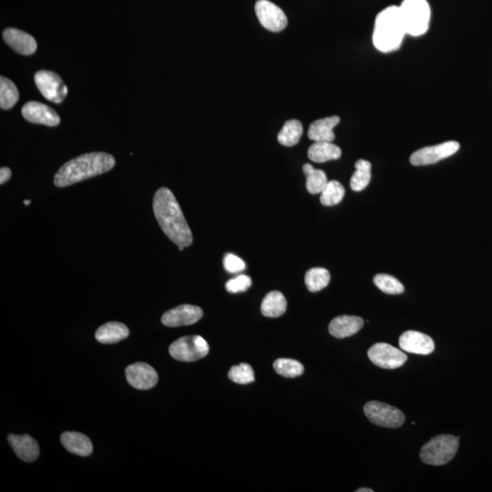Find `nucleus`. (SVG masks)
I'll use <instances>...</instances> for the list:
<instances>
[{"label": "nucleus", "instance_id": "obj_28", "mask_svg": "<svg viewBox=\"0 0 492 492\" xmlns=\"http://www.w3.org/2000/svg\"><path fill=\"white\" fill-rule=\"evenodd\" d=\"M19 98L17 87L11 80L1 77L0 78V107L9 109L14 107Z\"/></svg>", "mask_w": 492, "mask_h": 492}, {"label": "nucleus", "instance_id": "obj_10", "mask_svg": "<svg viewBox=\"0 0 492 492\" xmlns=\"http://www.w3.org/2000/svg\"><path fill=\"white\" fill-rule=\"evenodd\" d=\"M38 91L48 101L60 104L67 94V88L58 74L49 70H40L34 77Z\"/></svg>", "mask_w": 492, "mask_h": 492}, {"label": "nucleus", "instance_id": "obj_4", "mask_svg": "<svg viewBox=\"0 0 492 492\" xmlns=\"http://www.w3.org/2000/svg\"><path fill=\"white\" fill-rule=\"evenodd\" d=\"M400 9L407 34L420 37L429 31L432 12L427 0H403Z\"/></svg>", "mask_w": 492, "mask_h": 492}, {"label": "nucleus", "instance_id": "obj_13", "mask_svg": "<svg viewBox=\"0 0 492 492\" xmlns=\"http://www.w3.org/2000/svg\"><path fill=\"white\" fill-rule=\"evenodd\" d=\"M125 374L129 384L141 390L153 388L158 383L159 377L155 369L146 363H135L129 366Z\"/></svg>", "mask_w": 492, "mask_h": 492}, {"label": "nucleus", "instance_id": "obj_37", "mask_svg": "<svg viewBox=\"0 0 492 492\" xmlns=\"http://www.w3.org/2000/svg\"><path fill=\"white\" fill-rule=\"evenodd\" d=\"M24 204L25 205L31 204V201L30 200L24 201Z\"/></svg>", "mask_w": 492, "mask_h": 492}, {"label": "nucleus", "instance_id": "obj_7", "mask_svg": "<svg viewBox=\"0 0 492 492\" xmlns=\"http://www.w3.org/2000/svg\"><path fill=\"white\" fill-rule=\"evenodd\" d=\"M364 413L371 423L388 429L400 427L405 422V415L400 410L381 401L368 402Z\"/></svg>", "mask_w": 492, "mask_h": 492}, {"label": "nucleus", "instance_id": "obj_18", "mask_svg": "<svg viewBox=\"0 0 492 492\" xmlns=\"http://www.w3.org/2000/svg\"><path fill=\"white\" fill-rule=\"evenodd\" d=\"M364 326V319L355 316H340L334 318L329 324V333L337 339H346L354 336Z\"/></svg>", "mask_w": 492, "mask_h": 492}, {"label": "nucleus", "instance_id": "obj_6", "mask_svg": "<svg viewBox=\"0 0 492 492\" xmlns=\"http://www.w3.org/2000/svg\"><path fill=\"white\" fill-rule=\"evenodd\" d=\"M210 350L207 340L201 336H187L175 341L170 346L172 358L182 362H194L207 356Z\"/></svg>", "mask_w": 492, "mask_h": 492}, {"label": "nucleus", "instance_id": "obj_33", "mask_svg": "<svg viewBox=\"0 0 492 492\" xmlns=\"http://www.w3.org/2000/svg\"><path fill=\"white\" fill-rule=\"evenodd\" d=\"M252 285V279L248 275H240L236 278L229 280L225 285V288L231 294L246 292Z\"/></svg>", "mask_w": 492, "mask_h": 492}, {"label": "nucleus", "instance_id": "obj_27", "mask_svg": "<svg viewBox=\"0 0 492 492\" xmlns=\"http://www.w3.org/2000/svg\"><path fill=\"white\" fill-rule=\"evenodd\" d=\"M330 278L328 270L320 268H312L305 273V285L312 293L319 292L329 284Z\"/></svg>", "mask_w": 492, "mask_h": 492}, {"label": "nucleus", "instance_id": "obj_35", "mask_svg": "<svg viewBox=\"0 0 492 492\" xmlns=\"http://www.w3.org/2000/svg\"><path fill=\"white\" fill-rule=\"evenodd\" d=\"M12 173L11 170L8 168V167H2L0 169V183L4 185L5 182H8L11 179Z\"/></svg>", "mask_w": 492, "mask_h": 492}, {"label": "nucleus", "instance_id": "obj_9", "mask_svg": "<svg viewBox=\"0 0 492 492\" xmlns=\"http://www.w3.org/2000/svg\"><path fill=\"white\" fill-rule=\"evenodd\" d=\"M368 356L373 364L385 369L400 368L408 360L406 354L387 343L375 344L369 349Z\"/></svg>", "mask_w": 492, "mask_h": 492}, {"label": "nucleus", "instance_id": "obj_34", "mask_svg": "<svg viewBox=\"0 0 492 492\" xmlns=\"http://www.w3.org/2000/svg\"><path fill=\"white\" fill-rule=\"evenodd\" d=\"M224 269L231 273H238L243 272L246 269V263L240 257L234 256V253H226L224 258Z\"/></svg>", "mask_w": 492, "mask_h": 492}, {"label": "nucleus", "instance_id": "obj_25", "mask_svg": "<svg viewBox=\"0 0 492 492\" xmlns=\"http://www.w3.org/2000/svg\"><path fill=\"white\" fill-rule=\"evenodd\" d=\"M356 170L350 180V187L355 192L366 188L371 180V163L366 160H359L355 164Z\"/></svg>", "mask_w": 492, "mask_h": 492}, {"label": "nucleus", "instance_id": "obj_29", "mask_svg": "<svg viewBox=\"0 0 492 492\" xmlns=\"http://www.w3.org/2000/svg\"><path fill=\"white\" fill-rule=\"evenodd\" d=\"M320 195V202L324 207H334L343 200L345 188L339 182L329 181Z\"/></svg>", "mask_w": 492, "mask_h": 492}, {"label": "nucleus", "instance_id": "obj_31", "mask_svg": "<svg viewBox=\"0 0 492 492\" xmlns=\"http://www.w3.org/2000/svg\"><path fill=\"white\" fill-rule=\"evenodd\" d=\"M374 284L379 290L388 295H400L404 292V285L394 276L381 273L374 278Z\"/></svg>", "mask_w": 492, "mask_h": 492}, {"label": "nucleus", "instance_id": "obj_36", "mask_svg": "<svg viewBox=\"0 0 492 492\" xmlns=\"http://www.w3.org/2000/svg\"><path fill=\"white\" fill-rule=\"evenodd\" d=\"M356 492H374V491H373L372 488H360Z\"/></svg>", "mask_w": 492, "mask_h": 492}, {"label": "nucleus", "instance_id": "obj_5", "mask_svg": "<svg viewBox=\"0 0 492 492\" xmlns=\"http://www.w3.org/2000/svg\"><path fill=\"white\" fill-rule=\"evenodd\" d=\"M459 439L452 435L434 437L420 450V458L426 464L442 466L454 458L459 449Z\"/></svg>", "mask_w": 492, "mask_h": 492}, {"label": "nucleus", "instance_id": "obj_17", "mask_svg": "<svg viewBox=\"0 0 492 492\" xmlns=\"http://www.w3.org/2000/svg\"><path fill=\"white\" fill-rule=\"evenodd\" d=\"M3 38H4L5 43L19 54L31 55L37 50L35 38L30 34L17 30V28H6L3 32Z\"/></svg>", "mask_w": 492, "mask_h": 492}, {"label": "nucleus", "instance_id": "obj_11", "mask_svg": "<svg viewBox=\"0 0 492 492\" xmlns=\"http://www.w3.org/2000/svg\"><path fill=\"white\" fill-rule=\"evenodd\" d=\"M256 13L263 27L272 32L284 31L288 26V18L278 6L268 0H258Z\"/></svg>", "mask_w": 492, "mask_h": 492}, {"label": "nucleus", "instance_id": "obj_19", "mask_svg": "<svg viewBox=\"0 0 492 492\" xmlns=\"http://www.w3.org/2000/svg\"><path fill=\"white\" fill-rule=\"evenodd\" d=\"M340 118L339 116H332L320 119L314 121L308 130V138L314 141H328L332 143L334 140V128L339 124Z\"/></svg>", "mask_w": 492, "mask_h": 492}, {"label": "nucleus", "instance_id": "obj_22", "mask_svg": "<svg viewBox=\"0 0 492 492\" xmlns=\"http://www.w3.org/2000/svg\"><path fill=\"white\" fill-rule=\"evenodd\" d=\"M129 328L120 322H109L98 328L95 337L102 344H115L127 339Z\"/></svg>", "mask_w": 492, "mask_h": 492}, {"label": "nucleus", "instance_id": "obj_14", "mask_svg": "<svg viewBox=\"0 0 492 492\" xmlns=\"http://www.w3.org/2000/svg\"><path fill=\"white\" fill-rule=\"evenodd\" d=\"M22 115L31 124H43L49 127L58 126L60 122V116L49 106L37 102H30L21 109Z\"/></svg>", "mask_w": 492, "mask_h": 492}, {"label": "nucleus", "instance_id": "obj_1", "mask_svg": "<svg viewBox=\"0 0 492 492\" xmlns=\"http://www.w3.org/2000/svg\"><path fill=\"white\" fill-rule=\"evenodd\" d=\"M153 212L164 234L178 246L188 247L192 243L190 229L179 202L168 188H160L153 198Z\"/></svg>", "mask_w": 492, "mask_h": 492}, {"label": "nucleus", "instance_id": "obj_30", "mask_svg": "<svg viewBox=\"0 0 492 492\" xmlns=\"http://www.w3.org/2000/svg\"><path fill=\"white\" fill-rule=\"evenodd\" d=\"M273 368L278 374L286 378H295L303 374L304 366L297 360L279 359L273 363Z\"/></svg>", "mask_w": 492, "mask_h": 492}, {"label": "nucleus", "instance_id": "obj_8", "mask_svg": "<svg viewBox=\"0 0 492 492\" xmlns=\"http://www.w3.org/2000/svg\"><path fill=\"white\" fill-rule=\"evenodd\" d=\"M461 148L458 141H449L437 146L424 147L416 151L410 156V163L414 166L430 165L454 155Z\"/></svg>", "mask_w": 492, "mask_h": 492}, {"label": "nucleus", "instance_id": "obj_20", "mask_svg": "<svg viewBox=\"0 0 492 492\" xmlns=\"http://www.w3.org/2000/svg\"><path fill=\"white\" fill-rule=\"evenodd\" d=\"M60 440L64 448L73 454L87 457L92 453L93 446L91 439L82 433L64 432Z\"/></svg>", "mask_w": 492, "mask_h": 492}, {"label": "nucleus", "instance_id": "obj_24", "mask_svg": "<svg viewBox=\"0 0 492 492\" xmlns=\"http://www.w3.org/2000/svg\"><path fill=\"white\" fill-rule=\"evenodd\" d=\"M303 170L307 177V189L311 195H318L323 192L327 185V177L322 170L315 169L310 163L305 164Z\"/></svg>", "mask_w": 492, "mask_h": 492}, {"label": "nucleus", "instance_id": "obj_15", "mask_svg": "<svg viewBox=\"0 0 492 492\" xmlns=\"http://www.w3.org/2000/svg\"><path fill=\"white\" fill-rule=\"evenodd\" d=\"M398 344L404 351L417 355H430L435 349V344L432 337L417 331L410 330L402 334Z\"/></svg>", "mask_w": 492, "mask_h": 492}, {"label": "nucleus", "instance_id": "obj_23", "mask_svg": "<svg viewBox=\"0 0 492 492\" xmlns=\"http://www.w3.org/2000/svg\"><path fill=\"white\" fill-rule=\"evenodd\" d=\"M288 302L281 292L272 291L266 295L261 305V312L266 317H279L285 313Z\"/></svg>", "mask_w": 492, "mask_h": 492}, {"label": "nucleus", "instance_id": "obj_32", "mask_svg": "<svg viewBox=\"0 0 492 492\" xmlns=\"http://www.w3.org/2000/svg\"><path fill=\"white\" fill-rule=\"evenodd\" d=\"M228 376L231 381L239 385H247L255 381V372L252 366L246 363L234 366Z\"/></svg>", "mask_w": 492, "mask_h": 492}, {"label": "nucleus", "instance_id": "obj_21", "mask_svg": "<svg viewBox=\"0 0 492 492\" xmlns=\"http://www.w3.org/2000/svg\"><path fill=\"white\" fill-rule=\"evenodd\" d=\"M341 154L342 151L340 148L328 141H315L308 150V158L317 163L339 159Z\"/></svg>", "mask_w": 492, "mask_h": 492}, {"label": "nucleus", "instance_id": "obj_3", "mask_svg": "<svg viewBox=\"0 0 492 492\" xmlns=\"http://www.w3.org/2000/svg\"><path fill=\"white\" fill-rule=\"evenodd\" d=\"M406 34L400 6H388L376 18L373 43L381 53H389L400 49Z\"/></svg>", "mask_w": 492, "mask_h": 492}, {"label": "nucleus", "instance_id": "obj_2", "mask_svg": "<svg viewBox=\"0 0 492 492\" xmlns=\"http://www.w3.org/2000/svg\"><path fill=\"white\" fill-rule=\"evenodd\" d=\"M115 165L114 157L106 153L83 154L63 164L54 177V185L63 188L109 172Z\"/></svg>", "mask_w": 492, "mask_h": 492}, {"label": "nucleus", "instance_id": "obj_16", "mask_svg": "<svg viewBox=\"0 0 492 492\" xmlns=\"http://www.w3.org/2000/svg\"><path fill=\"white\" fill-rule=\"evenodd\" d=\"M8 439L16 455L22 461L33 462L40 456L38 444L33 437L28 435L11 434V435H9Z\"/></svg>", "mask_w": 492, "mask_h": 492}, {"label": "nucleus", "instance_id": "obj_12", "mask_svg": "<svg viewBox=\"0 0 492 492\" xmlns=\"http://www.w3.org/2000/svg\"><path fill=\"white\" fill-rule=\"evenodd\" d=\"M202 315L204 312L196 305H182L164 313L162 323L168 327L191 326L197 323Z\"/></svg>", "mask_w": 492, "mask_h": 492}, {"label": "nucleus", "instance_id": "obj_26", "mask_svg": "<svg viewBox=\"0 0 492 492\" xmlns=\"http://www.w3.org/2000/svg\"><path fill=\"white\" fill-rule=\"evenodd\" d=\"M303 134V126L297 120H290L285 122L282 130L278 135L279 143L286 147L295 146L300 141Z\"/></svg>", "mask_w": 492, "mask_h": 492}]
</instances>
